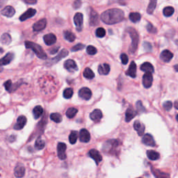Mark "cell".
I'll return each mask as SVG.
<instances>
[{
    "label": "cell",
    "instance_id": "cell-1",
    "mask_svg": "<svg viewBox=\"0 0 178 178\" xmlns=\"http://www.w3.org/2000/svg\"><path fill=\"white\" fill-rule=\"evenodd\" d=\"M100 18L102 22L106 24H114L123 20L125 13L121 9H111L102 13Z\"/></svg>",
    "mask_w": 178,
    "mask_h": 178
},
{
    "label": "cell",
    "instance_id": "cell-2",
    "mask_svg": "<svg viewBox=\"0 0 178 178\" xmlns=\"http://www.w3.org/2000/svg\"><path fill=\"white\" fill-rule=\"evenodd\" d=\"M24 45H25L26 48L32 50L33 52L36 54V56L39 58H41V59H47V56L40 45L33 42H31V41H26L24 43Z\"/></svg>",
    "mask_w": 178,
    "mask_h": 178
},
{
    "label": "cell",
    "instance_id": "cell-3",
    "mask_svg": "<svg viewBox=\"0 0 178 178\" xmlns=\"http://www.w3.org/2000/svg\"><path fill=\"white\" fill-rule=\"evenodd\" d=\"M120 145V142L118 140L111 139L106 141L102 147V150L104 153L114 155L117 152V149Z\"/></svg>",
    "mask_w": 178,
    "mask_h": 178
},
{
    "label": "cell",
    "instance_id": "cell-4",
    "mask_svg": "<svg viewBox=\"0 0 178 178\" xmlns=\"http://www.w3.org/2000/svg\"><path fill=\"white\" fill-rule=\"evenodd\" d=\"M127 31L130 33V36L131 38V44L130 47V51L131 53H134L137 50L138 41H139V36H138V34L136 29L132 27L128 28Z\"/></svg>",
    "mask_w": 178,
    "mask_h": 178
},
{
    "label": "cell",
    "instance_id": "cell-5",
    "mask_svg": "<svg viewBox=\"0 0 178 178\" xmlns=\"http://www.w3.org/2000/svg\"><path fill=\"white\" fill-rule=\"evenodd\" d=\"M68 55V51L67 50H65V49H63L61 51L60 53L58 54L57 56V57L53 58L51 59L50 61L48 63V65H52L55 64V63H58L59 61H61L62 59V58L66 57Z\"/></svg>",
    "mask_w": 178,
    "mask_h": 178
},
{
    "label": "cell",
    "instance_id": "cell-6",
    "mask_svg": "<svg viewBox=\"0 0 178 178\" xmlns=\"http://www.w3.org/2000/svg\"><path fill=\"white\" fill-rule=\"evenodd\" d=\"M83 22H84V17H83L82 13H77L75 15L74 23L78 31H81L82 30Z\"/></svg>",
    "mask_w": 178,
    "mask_h": 178
},
{
    "label": "cell",
    "instance_id": "cell-7",
    "mask_svg": "<svg viewBox=\"0 0 178 178\" xmlns=\"http://www.w3.org/2000/svg\"><path fill=\"white\" fill-rule=\"evenodd\" d=\"M66 145L63 143H58L57 145V154L60 159L64 160L66 159Z\"/></svg>",
    "mask_w": 178,
    "mask_h": 178
},
{
    "label": "cell",
    "instance_id": "cell-8",
    "mask_svg": "<svg viewBox=\"0 0 178 178\" xmlns=\"http://www.w3.org/2000/svg\"><path fill=\"white\" fill-rule=\"evenodd\" d=\"M89 23L91 26H96L99 24L98 14L92 9L89 12Z\"/></svg>",
    "mask_w": 178,
    "mask_h": 178
},
{
    "label": "cell",
    "instance_id": "cell-9",
    "mask_svg": "<svg viewBox=\"0 0 178 178\" xmlns=\"http://www.w3.org/2000/svg\"><path fill=\"white\" fill-rule=\"evenodd\" d=\"M63 65H64V68L65 69L70 72H74L78 70L77 63H75V61H73L72 59H68L67 61H65Z\"/></svg>",
    "mask_w": 178,
    "mask_h": 178
},
{
    "label": "cell",
    "instance_id": "cell-10",
    "mask_svg": "<svg viewBox=\"0 0 178 178\" xmlns=\"http://www.w3.org/2000/svg\"><path fill=\"white\" fill-rule=\"evenodd\" d=\"M79 96L81 97L82 99H85V100H89L92 97V92L89 88L84 87L82 88L79 91Z\"/></svg>",
    "mask_w": 178,
    "mask_h": 178
},
{
    "label": "cell",
    "instance_id": "cell-11",
    "mask_svg": "<svg viewBox=\"0 0 178 178\" xmlns=\"http://www.w3.org/2000/svg\"><path fill=\"white\" fill-rule=\"evenodd\" d=\"M153 82V77L152 73L146 72L143 76V86L146 89H149L151 87Z\"/></svg>",
    "mask_w": 178,
    "mask_h": 178
},
{
    "label": "cell",
    "instance_id": "cell-12",
    "mask_svg": "<svg viewBox=\"0 0 178 178\" xmlns=\"http://www.w3.org/2000/svg\"><path fill=\"white\" fill-rule=\"evenodd\" d=\"M89 156L91 158H92V159H93L95 162H96L97 165H98L99 163L102 162V155L97 150L92 149V150H90L89 152Z\"/></svg>",
    "mask_w": 178,
    "mask_h": 178
},
{
    "label": "cell",
    "instance_id": "cell-13",
    "mask_svg": "<svg viewBox=\"0 0 178 178\" xmlns=\"http://www.w3.org/2000/svg\"><path fill=\"white\" fill-rule=\"evenodd\" d=\"M79 140L82 143H88L91 140V135L89 131L86 129H82L79 131Z\"/></svg>",
    "mask_w": 178,
    "mask_h": 178
},
{
    "label": "cell",
    "instance_id": "cell-14",
    "mask_svg": "<svg viewBox=\"0 0 178 178\" xmlns=\"http://www.w3.org/2000/svg\"><path fill=\"white\" fill-rule=\"evenodd\" d=\"M26 123V118L24 116H20L18 117V120H17V123L16 125H14V129L16 130H20L24 128Z\"/></svg>",
    "mask_w": 178,
    "mask_h": 178
},
{
    "label": "cell",
    "instance_id": "cell-15",
    "mask_svg": "<svg viewBox=\"0 0 178 178\" xmlns=\"http://www.w3.org/2000/svg\"><path fill=\"white\" fill-rule=\"evenodd\" d=\"M46 25H47V20L45 19H40L33 25V30L34 31H40L45 28Z\"/></svg>",
    "mask_w": 178,
    "mask_h": 178
},
{
    "label": "cell",
    "instance_id": "cell-16",
    "mask_svg": "<svg viewBox=\"0 0 178 178\" xmlns=\"http://www.w3.org/2000/svg\"><path fill=\"white\" fill-rule=\"evenodd\" d=\"M143 143L148 146H151V147H154L156 145V143L154 140V138L152 137V135L149 134H146L143 136L142 139Z\"/></svg>",
    "mask_w": 178,
    "mask_h": 178
},
{
    "label": "cell",
    "instance_id": "cell-17",
    "mask_svg": "<svg viewBox=\"0 0 178 178\" xmlns=\"http://www.w3.org/2000/svg\"><path fill=\"white\" fill-rule=\"evenodd\" d=\"M44 42L47 45H54L57 42V37L54 33H49L45 35L43 37Z\"/></svg>",
    "mask_w": 178,
    "mask_h": 178
},
{
    "label": "cell",
    "instance_id": "cell-18",
    "mask_svg": "<svg viewBox=\"0 0 178 178\" xmlns=\"http://www.w3.org/2000/svg\"><path fill=\"white\" fill-rule=\"evenodd\" d=\"M2 15L7 17V18H11L13 17L15 13H16V10L14 9L13 7L11 6H6L5 8L1 11Z\"/></svg>",
    "mask_w": 178,
    "mask_h": 178
},
{
    "label": "cell",
    "instance_id": "cell-19",
    "mask_svg": "<svg viewBox=\"0 0 178 178\" xmlns=\"http://www.w3.org/2000/svg\"><path fill=\"white\" fill-rule=\"evenodd\" d=\"M36 13V9H29L25 12V13H24L20 17H19V19H20V21H24L29 18H32L33 16H35Z\"/></svg>",
    "mask_w": 178,
    "mask_h": 178
},
{
    "label": "cell",
    "instance_id": "cell-20",
    "mask_svg": "<svg viewBox=\"0 0 178 178\" xmlns=\"http://www.w3.org/2000/svg\"><path fill=\"white\" fill-rule=\"evenodd\" d=\"M173 57V54L168 50L163 51L160 55L161 59L164 62H169L172 59Z\"/></svg>",
    "mask_w": 178,
    "mask_h": 178
},
{
    "label": "cell",
    "instance_id": "cell-21",
    "mask_svg": "<svg viewBox=\"0 0 178 178\" xmlns=\"http://www.w3.org/2000/svg\"><path fill=\"white\" fill-rule=\"evenodd\" d=\"M14 174L16 175V177L18 178L24 177V174H25V168L24 167L23 165L20 164H18L14 170Z\"/></svg>",
    "mask_w": 178,
    "mask_h": 178
},
{
    "label": "cell",
    "instance_id": "cell-22",
    "mask_svg": "<svg viewBox=\"0 0 178 178\" xmlns=\"http://www.w3.org/2000/svg\"><path fill=\"white\" fill-rule=\"evenodd\" d=\"M90 118H91L92 120L95 122H98L102 118V113L101 110H99V109H95L90 114Z\"/></svg>",
    "mask_w": 178,
    "mask_h": 178
},
{
    "label": "cell",
    "instance_id": "cell-23",
    "mask_svg": "<svg viewBox=\"0 0 178 178\" xmlns=\"http://www.w3.org/2000/svg\"><path fill=\"white\" fill-rule=\"evenodd\" d=\"M126 75L132 78H135L136 76V64L134 61H132L130 65L129 69L127 70Z\"/></svg>",
    "mask_w": 178,
    "mask_h": 178
},
{
    "label": "cell",
    "instance_id": "cell-24",
    "mask_svg": "<svg viewBox=\"0 0 178 178\" xmlns=\"http://www.w3.org/2000/svg\"><path fill=\"white\" fill-rule=\"evenodd\" d=\"M134 128L137 131L138 134L139 136H142L144 134L145 131V125L141 123V122L136 120L134 123Z\"/></svg>",
    "mask_w": 178,
    "mask_h": 178
},
{
    "label": "cell",
    "instance_id": "cell-25",
    "mask_svg": "<svg viewBox=\"0 0 178 178\" xmlns=\"http://www.w3.org/2000/svg\"><path fill=\"white\" fill-rule=\"evenodd\" d=\"M13 57H14V55L13 53L7 54L4 57L2 58L1 59H0V66L9 64V63L12 61V60L13 59Z\"/></svg>",
    "mask_w": 178,
    "mask_h": 178
},
{
    "label": "cell",
    "instance_id": "cell-26",
    "mask_svg": "<svg viewBox=\"0 0 178 178\" xmlns=\"http://www.w3.org/2000/svg\"><path fill=\"white\" fill-rule=\"evenodd\" d=\"M137 115V112L134 110L132 108H128L127 109L126 113H125V121L126 122H130L132 119L134 118V117Z\"/></svg>",
    "mask_w": 178,
    "mask_h": 178
},
{
    "label": "cell",
    "instance_id": "cell-27",
    "mask_svg": "<svg viewBox=\"0 0 178 178\" xmlns=\"http://www.w3.org/2000/svg\"><path fill=\"white\" fill-rule=\"evenodd\" d=\"M110 72V66L107 63H103L99 65L98 67V72L99 75H106Z\"/></svg>",
    "mask_w": 178,
    "mask_h": 178
},
{
    "label": "cell",
    "instance_id": "cell-28",
    "mask_svg": "<svg viewBox=\"0 0 178 178\" xmlns=\"http://www.w3.org/2000/svg\"><path fill=\"white\" fill-rule=\"evenodd\" d=\"M141 70H142V71H144L145 73L146 72L152 73L155 71L154 67H153V65L149 62H145L144 63H143L141 66Z\"/></svg>",
    "mask_w": 178,
    "mask_h": 178
},
{
    "label": "cell",
    "instance_id": "cell-29",
    "mask_svg": "<svg viewBox=\"0 0 178 178\" xmlns=\"http://www.w3.org/2000/svg\"><path fill=\"white\" fill-rule=\"evenodd\" d=\"M152 173L156 178H170V175L166 173L160 171L159 170L155 169L152 167Z\"/></svg>",
    "mask_w": 178,
    "mask_h": 178
},
{
    "label": "cell",
    "instance_id": "cell-30",
    "mask_svg": "<svg viewBox=\"0 0 178 178\" xmlns=\"http://www.w3.org/2000/svg\"><path fill=\"white\" fill-rule=\"evenodd\" d=\"M43 108L41 106H36L33 110V115L35 119H38L43 114Z\"/></svg>",
    "mask_w": 178,
    "mask_h": 178
},
{
    "label": "cell",
    "instance_id": "cell-31",
    "mask_svg": "<svg viewBox=\"0 0 178 178\" xmlns=\"http://www.w3.org/2000/svg\"><path fill=\"white\" fill-rule=\"evenodd\" d=\"M147 156L150 160L155 161L159 159L160 155L159 153L154 150H148L147 151Z\"/></svg>",
    "mask_w": 178,
    "mask_h": 178
},
{
    "label": "cell",
    "instance_id": "cell-32",
    "mask_svg": "<svg viewBox=\"0 0 178 178\" xmlns=\"http://www.w3.org/2000/svg\"><path fill=\"white\" fill-rule=\"evenodd\" d=\"M11 36L8 33H5L1 37V43L4 45H9L11 43Z\"/></svg>",
    "mask_w": 178,
    "mask_h": 178
},
{
    "label": "cell",
    "instance_id": "cell-33",
    "mask_svg": "<svg viewBox=\"0 0 178 178\" xmlns=\"http://www.w3.org/2000/svg\"><path fill=\"white\" fill-rule=\"evenodd\" d=\"M83 75H84V77L88 79H93L95 77L94 72H92V70L89 68H85L84 72H83Z\"/></svg>",
    "mask_w": 178,
    "mask_h": 178
},
{
    "label": "cell",
    "instance_id": "cell-34",
    "mask_svg": "<svg viewBox=\"0 0 178 178\" xmlns=\"http://www.w3.org/2000/svg\"><path fill=\"white\" fill-rule=\"evenodd\" d=\"M63 36H64L65 40L69 41V42H73L75 40V38H76L75 34L69 31H65L64 33H63Z\"/></svg>",
    "mask_w": 178,
    "mask_h": 178
},
{
    "label": "cell",
    "instance_id": "cell-35",
    "mask_svg": "<svg viewBox=\"0 0 178 178\" xmlns=\"http://www.w3.org/2000/svg\"><path fill=\"white\" fill-rule=\"evenodd\" d=\"M45 141L43 140L40 137H38L36 141L35 148L37 150H42L45 148Z\"/></svg>",
    "mask_w": 178,
    "mask_h": 178
},
{
    "label": "cell",
    "instance_id": "cell-36",
    "mask_svg": "<svg viewBox=\"0 0 178 178\" xmlns=\"http://www.w3.org/2000/svg\"><path fill=\"white\" fill-rule=\"evenodd\" d=\"M78 138V132L77 131H72L69 136V141L71 144H75Z\"/></svg>",
    "mask_w": 178,
    "mask_h": 178
},
{
    "label": "cell",
    "instance_id": "cell-37",
    "mask_svg": "<svg viewBox=\"0 0 178 178\" xmlns=\"http://www.w3.org/2000/svg\"><path fill=\"white\" fill-rule=\"evenodd\" d=\"M50 118H51V120L57 123H61V122L62 121V116L60 113H52L50 115Z\"/></svg>",
    "mask_w": 178,
    "mask_h": 178
},
{
    "label": "cell",
    "instance_id": "cell-38",
    "mask_svg": "<svg viewBox=\"0 0 178 178\" xmlns=\"http://www.w3.org/2000/svg\"><path fill=\"white\" fill-rule=\"evenodd\" d=\"M78 110L77 109L74 108V107H71V108H69L66 111V116L68 118H72L76 116Z\"/></svg>",
    "mask_w": 178,
    "mask_h": 178
},
{
    "label": "cell",
    "instance_id": "cell-39",
    "mask_svg": "<svg viewBox=\"0 0 178 178\" xmlns=\"http://www.w3.org/2000/svg\"><path fill=\"white\" fill-rule=\"evenodd\" d=\"M141 18V14L138 13H131L130 14V19L134 23H136L137 22L140 21Z\"/></svg>",
    "mask_w": 178,
    "mask_h": 178
},
{
    "label": "cell",
    "instance_id": "cell-40",
    "mask_svg": "<svg viewBox=\"0 0 178 178\" xmlns=\"http://www.w3.org/2000/svg\"><path fill=\"white\" fill-rule=\"evenodd\" d=\"M156 5H157V1H155V0H152L151 1L149 5H148V9H147V12L148 14H152L153 12H154L155 9L156 8Z\"/></svg>",
    "mask_w": 178,
    "mask_h": 178
},
{
    "label": "cell",
    "instance_id": "cell-41",
    "mask_svg": "<svg viewBox=\"0 0 178 178\" xmlns=\"http://www.w3.org/2000/svg\"><path fill=\"white\" fill-rule=\"evenodd\" d=\"M163 13H164L166 17L171 16L174 13V9L172 6L166 7V8H164V11H163Z\"/></svg>",
    "mask_w": 178,
    "mask_h": 178
},
{
    "label": "cell",
    "instance_id": "cell-42",
    "mask_svg": "<svg viewBox=\"0 0 178 178\" xmlns=\"http://www.w3.org/2000/svg\"><path fill=\"white\" fill-rule=\"evenodd\" d=\"M73 95V90L70 88H68V89H65L63 91V97L66 99L71 98Z\"/></svg>",
    "mask_w": 178,
    "mask_h": 178
},
{
    "label": "cell",
    "instance_id": "cell-43",
    "mask_svg": "<svg viewBox=\"0 0 178 178\" xmlns=\"http://www.w3.org/2000/svg\"><path fill=\"white\" fill-rule=\"evenodd\" d=\"M96 34L97 37L99 38H103L104 37V36H105L106 34V31L105 29L102 27H99V28H97L96 31Z\"/></svg>",
    "mask_w": 178,
    "mask_h": 178
},
{
    "label": "cell",
    "instance_id": "cell-44",
    "mask_svg": "<svg viewBox=\"0 0 178 178\" xmlns=\"http://www.w3.org/2000/svg\"><path fill=\"white\" fill-rule=\"evenodd\" d=\"M86 52L90 55H95L97 53V49L93 46L89 45L86 48Z\"/></svg>",
    "mask_w": 178,
    "mask_h": 178
},
{
    "label": "cell",
    "instance_id": "cell-45",
    "mask_svg": "<svg viewBox=\"0 0 178 178\" xmlns=\"http://www.w3.org/2000/svg\"><path fill=\"white\" fill-rule=\"evenodd\" d=\"M84 48H85L84 45H83V44H81V43H78L76 45L73 46V47L71 48V51L72 52H77V51L83 50Z\"/></svg>",
    "mask_w": 178,
    "mask_h": 178
},
{
    "label": "cell",
    "instance_id": "cell-46",
    "mask_svg": "<svg viewBox=\"0 0 178 178\" xmlns=\"http://www.w3.org/2000/svg\"><path fill=\"white\" fill-rule=\"evenodd\" d=\"M146 29H147L148 32H150L151 33H155L156 32H157V29H156L151 23H148L147 24V26H146Z\"/></svg>",
    "mask_w": 178,
    "mask_h": 178
},
{
    "label": "cell",
    "instance_id": "cell-47",
    "mask_svg": "<svg viewBox=\"0 0 178 178\" xmlns=\"http://www.w3.org/2000/svg\"><path fill=\"white\" fill-rule=\"evenodd\" d=\"M136 108H137L138 111L140 112V113H143V112H145V107L142 104V102L140 100L136 102Z\"/></svg>",
    "mask_w": 178,
    "mask_h": 178
},
{
    "label": "cell",
    "instance_id": "cell-48",
    "mask_svg": "<svg viewBox=\"0 0 178 178\" xmlns=\"http://www.w3.org/2000/svg\"><path fill=\"white\" fill-rule=\"evenodd\" d=\"M4 86L5 87V89L7 91H9L11 92V89H12V86H13V84H12V82L11 80H8V81H6V82L4 83Z\"/></svg>",
    "mask_w": 178,
    "mask_h": 178
},
{
    "label": "cell",
    "instance_id": "cell-49",
    "mask_svg": "<svg viewBox=\"0 0 178 178\" xmlns=\"http://www.w3.org/2000/svg\"><path fill=\"white\" fill-rule=\"evenodd\" d=\"M163 106H164V108L166 111H170L173 107V103L170 101L165 102L164 104H163Z\"/></svg>",
    "mask_w": 178,
    "mask_h": 178
},
{
    "label": "cell",
    "instance_id": "cell-50",
    "mask_svg": "<svg viewBox=\"0 0 178 178\" xmlns=\"http://www.w3.org/2000/svg\"><path fill=\"white\" fill-rule=\"evenodd\" d=\"M120 59H121L122 63L124 65H126L127 63H128L129 58L127 56L126 54H122L120 55Z\"/></svg>",
    "mask_w": 178,
    "mask_h": 178
},
{
    "label": "cell",
    "instance_id": "cell-51",
    "mask_svg": "<svg viewBox=\"0 0 178 178\" xmlns=\"http://www.w3.org/2000/svg\"><path fill=\"white\" fill-rule=\"evenodd\" d=\"M144 47L147 52H151V51H152V45H151V44L150 43L145 42Z\"/></svg>",
    "mask_w": 178,
    "mask_h": 178
},
{
    "label": "cell",
    "instance_id": "cell-52",
    "mask_svg": "<svg viewBox=\"0 0 178 178\" xmlns=\"http://www.w3.org/2000/svg\"><path fill=\"white\" fill-rule=\"evenodd\" d=\"M82 5V2L80 1H75L74 3H73V7L75 9H79Z\"/></svg>",
    "mask_w": 178,
    "mask_h": 178
},
{
    "label": "cell",
    "instance_id": "cell-53",
    "mask_svg": "<svg viewBox=\"0 0 178 178\" xmlns=\"http://www.w3.org/2000/svg\"><path fill=\"white\" fill-rule=\"evenodd\" d=\"M58 49H59V46H58V47H56L53 49H51V50H50V53L51 54H54L55 53H57L58 52Z\"/></svg>",
    "mask_w": 178,
    "mask_h": 178
},
{
    "label": "cell",
    "instance_id": "cell-54",
    "mask_svg": "<svg viewBox=\"0 0 178 178\" xmlns=\"http://www.w3.org/2000/svg\"><path fill=\"white\" fill-rule=\"evenodd\" d=\"M24 2H25V3L29 4H34L37 3V1H36V0H24Z\"/></svg>",
    "mask_w": 178,
    "mask_h": 178
},
{
    "label": "cell",
    "instance_id": "cell-55",
    "mask_svg": "<svg viewBox=\"0 0 178 178\" xmlns=\"http://www.w3.org/2000/svg\"><path fill=\"white\" fill-rule=\"evenodd\" d=\"M175 107L177 109H178V100L175 101Z\"/></svg>",
    "mask_w": 178,
    "mask_h": 178
},
{
    "label": "cell",
    "instance_id": "cell-56",
    "mask_svg": "<svg viewBox=\"0 0 178 178\" xmlns=\"http://www.w3.org/2000/svg\"><path fill=\"white\" fill-rule=\"evenodd\" d=\"M174 68H175V70H176L177 72H178V65H174Z\"/></svg>",
    "mask_w": 178,
    "mask_h": 178
},
{
    "label": "cell",
    "instance_id": "cell-57",
    "mask_svg": "<svg viewBox=\"0 0 178 178\" xmlns=\"http://www.w3.org/2000/svg\"><path fill=\"white\" fill-rule=\"evenodd\" d=\"M2 70H3V68H2V67H0V72H1Z\"/></svg>",
    "mask_w": 178,
    "mask_h": 178
},
{
    "label": "cell",
    "instance_id": "cell-58",
    "mask_svg": "<svg viewBox=\"0 0 178 178\" xmlns=\"http://www.w3.org/2000/svg\"><path fill=\"white\" fill-rule=\"evenodd\" d=\"M176 120L178 121V114L176 116Z\"/></svg>",
    "mask_w": 178,
    "mask_h": 178
},
{
    "label": "cell",
    "instance_id": "cell-59",
    "mask_svg": "<svg viewBox=\"0 0 178 178\" xmlns=\"http://www.w3.org/2000/svg\"><path fill=\"white\" fill-rule=\"evenodd\" d=\"M137 178H143V177H137Z\"/></svg>",
    "mask_w": 178,
    "mask_h": 178
}]
</instances>
